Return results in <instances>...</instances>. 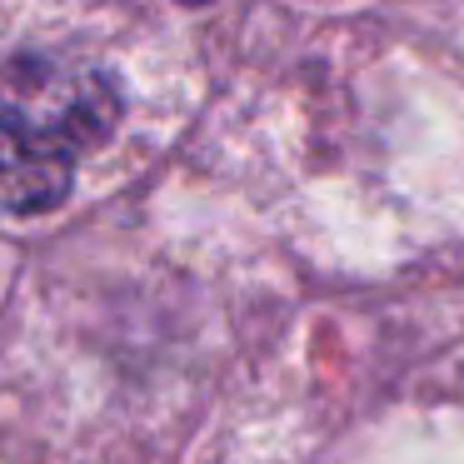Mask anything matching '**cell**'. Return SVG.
<instances>
[{
	"label": "cell",
	"mask_w": 464,
	"mask_h": 464,
	"mask_svg": "<svg viewBox=\"0 0 464 464\" xmlns=\"http://www.w3.org/2000/svg\"><path fill=\"white\" fill-rule=\"evenodd\" d=\"M185 5H200V0H185Z\"/></svg>",
	"instance_id": "3"
},
{
	"label": "cell",
	"mask_w": 464,
	"mask_h": 464,
	"mask_svg": "<svg viewBox=\"0 0 464 464\" xmlns=\"http://www.w3.org/2000/svg\"><path fill=\"white\" fill-rule=\"evenodd\" d=\"M115 101L111 81L101 71H81V65H51V61H25L11 75V121L31 125V130L61 140L65 150H91L111 135L115 125Z\"/></svg>",
	"instance_id": "1"
},
{
	"label": "cell",
	"mask_w": 464,
	"mask_h": 464,
	"mask_svg": "<svg viewBox=\"0 0 464 464\" xmlns=\"http://www.w3.org/2000/svg\"><path fill=\"white\" fill-rule=\"evenodd\" d=\"M75 150L31 130V125L0 115V210L5 215H41L71 195Z\"/></svg>",
	"instance_id": "2"
}]
</instances>
